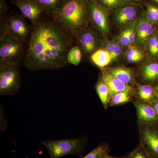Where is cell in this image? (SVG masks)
Returning a JSON list of instances; mask_svg holds the SVG:
<instances>
[{
    "mask_svg": "<svg viewBox=\"0 0 158 158\" xmlns=\"http://www.w3.org/2000/svg\"><path fill=\"white\" fill-rule=\"evenodd\" d=\"M90 59L94 64L100 68H103L113 61L110 53L104 48L97 50L90 55Z\"/></svg>",
    "mask_w": 158,
    "mask_h": 158,
    "instance_id": "16",
    "label": "cell"
},
{
    "mask_svg": "<svg viewBox=\"0 0 158 158\" xmlns=\"http://www.w3.org/2000/svg\"><path fill=\"white\" fill-rule=\"evenodd\" d=\"M109 148L108 145L102 144L82 158H102L106 155L109 154Z\"/></svg>",
    "mask_w": 158,
    "mask_h": 158,
    "instance_id": "25",
    "label": "cell"
},
{
    "mask_svg": "<svg viewBox=\"0 0 158 158\" xmlns=\"http://www.w3.org/2000/svg\"><path fill=\"white\" fill-rule=\"evenodd\" d=\"M126 56L128 62L135 63L141 61L144 55L141 50L132 44L127 48Z\"/></svg>",
    "mask_w": 158,
    "mask_h": 158,
    "instance_id": "21",
    "label": "cell"
},
{
    "mask_svg": "<svg viewBox=\"0 0 158 158\" xmlns=\"http://www.w3.org/2000/svg\"><path fill=\"white\" fill-rule=\"evenodd\" d=\"M138 119L142 123L154 122L158 120V115L150 105L144 102L135 105Z\"/></svg>",
    "mask_w": 158,
    "mask_h": 158,
    "instance_id": "14",
    "label": "cell"
},
{
    "mask_svg": "<svg viewBox=\"0 0 158 158\" xmlns=\"http://www.w3.org/2000/svg\"><path fill=\"white\" fill-rule=\"evenodd\" d=\"M141 144L152 158H158V129L146 127L141 132Z\"/></svg>",
    "mask_w": 158,
    "mask_h": 158,
    "instance_id": "12",
    "label": "cell"
},
{
    "mask_svg": "<svg viewBox=\"0 0 158 158\" xmlns=\"http://www.w3.org/2000/svg\"><path fill=\"white\" fill-rule=\"evenodd\" d=\"M4 23L2 32H7L23 42L28 38L30 35L28 26L21 16L10 15L6 16Z\"/></svg>",
    "mask_w": 158,
    "mask_h": 158,
    "instance_id": "8",
    "label": "cell"
},
{
    "mask_svg": "<svg viewBox=\"0 0 158 158\" xmlns=\"http://www.w3.org/2000/svg\"><path fill=\"white\" fill-rule=\"evenodd\" d=\"M7 11V6L6 0H0V11L1 15L6 14Z\"/></svg>",
    "mask_w": 158,
    "mask_h": 158,
    "instance_id": "32",
    "label": "cell"
},
{
    "mask_svg": "<svg viewBox=\"0 0 158 158\" xmlns=\"http://www.w3.org/2000/svg\"><path fill=\"white\" fill-rule=\"evenodd\" d=\"M155 89L156 93V95L158 96V85L155 88Z\"/></svg>",
    "mask_w": 158,
    "mask_h": 158,
    "instance_id": "35",
    "label": "cell"
},
{
    "mask_svg": "<svg viewBox=\"0 0 158 158\" xmlns=\"http://www.w3.org/2000/svg\"><path fill=\"white\" fill-rule=\"evenodd\" d=\"M82 53L81 50L78 46L72 47L67 54V62L75 66H77L81 60Z\"/></svg>",
    "mask_w": 158,
    "mask_h": 158,
    "instance_id": "22",
    "label": "cell"
},
{
    "mask_svg": "<svg viewBox=\"0 0 158 158\" xmlns=\"http://www.w3.org/2000/svg\"><path fill=\"white\" fill-rule=\"evenodd\" d=\"M129 92L124 91L116 94L111 98L110 105L117 106L127 102L130 100L131 96Z\"/></svg>",
    "mask_w": 158,
    "mask_h": 158,
    "instance_id": "26",
    "label": "cell"
},
{
    "mask_svg": "<svg viewBox=\"0 0 158 158\" xmlns=\"http://www.w3.org/2000/svg\"><path fill=\"white\" fill-rule=\"evenodd\" d=\"M109 73L124 84L129 85L135 82L134 74L129 69L124 67H114L107 70Z\"/></svg>",
    "mask_w": 158,
    "mask_h": 158,
    "instance_id": "15",
    "label": "cell"
},
{
    "mask_svg": "<svg viewBox=\"0 0 158 158\" xmlns=\"http://www.w3.org/2000/svg\"><path fill=\"white\" fill-rule=\"evenodd\" d=\"M158 43V35L155 34L153 35L148 41L147 49L150 54L152 53Z\"/></svg>",
    "mask_w": 158,
    "mask_h": 158,
    "instance_id": "31",
    "label": "cell"
},
{
    "mask_svg": "<svg viewBox=\"0 0 158 158\" xmlns=\"http://www.w3.org/2000/svg\"><path fill=\"white\" fill-rule=\"evenodd\" d=\"M101 78L109 88L110 99L119 92L127 91L132 93L133 92V89L130 85L124 84L116 78L107 70L102 71Z\"/></svg>",
    "mask_w": 158,
    "mask_h": 158,
    "instance_id": "13",
    "label": "cell"
},
{
    "mask_svg": "<svg viewBox=\"0 0 158 158\" xmlns=\"http://www.w3.org/2000/svg\"><path fill=\"white\" fill-rule=\"evenodd\" d=\"M137 86L138 96L143 101L152 102L157 95L155 89L151 85L137 84Z\"/></svg>",
    "mask_w": 158,
    "mask_h": 158,
    "instance_id": "19",
    "label": "cell"
},
{
    "mask_svg": "<svg viewBox=\"0 0 158 158\" xmlns=\"http://www.w3.org/2000/svg\"><path fill=\"white\" fill-rule=\"evenodd\" d=\"M124 158H152L144 146L140 144Z\"/></svg>",
    "mask_w": 158,
    "mask_h": 158,
    "instance_id": "27",
    "label": "cell"
},
{
    "mask_svg": "<svg viewBox=\"0 0 158 158\" xmlns=\"http://www.w3.org/2000/svg\"><path fill=\"white\" fill-rule=\"evenodd\" d=\"M11 2L17 6L24 17L29 20L33 26L40 21L43 11L35 0H13Z\"/></svg>",
    "mask_w": 158,
    "mask_h": 158,
    "instance_id": "10",
    "label": "cell"
},
{
    "mask_svg": "<svg viewBox=\"0 0 158 158\" xmlns=\"http://www.w3.org/2000/svg\"><path fill=\"white\" fill-rule=\"evenodd\" d=\"M87 143V139L81 137L73 139L45 140L41 142V144L48 152L50 158H60L69 155L81 156Z\"/></svg>",
    "mask_w": 158,
    "mask_h": 158,
    "instance_id": "3",
    "label": "cell"
},
{
    "mask_svg": "<svg viewBox=\"0 0 158 158\" xmlns=\"http://www.w3.org/2000/svg\"><path fill=\"white\" fill-rule=\"evenodd\" d=\"M117 41L122 47L127 48L131 45L128 37L127 33L125 29L122 31L120 34L116 37Z\"/></svg>",
    "mask_w": 158,
    "mask_h": 158,
    "instance_id": "29",
    "label": "cell"
},
{
    "mask_svg": "<svg viewBox=\"0 0 158 158\" xmlns=\"http://www.w3.org/2000/svg\"><path fill=\"white\" fill-rule=\"evenodd\" d=\"M123 54L122 47L118 44L116 38H114V52L112 60L113 61H118L121 58Z\"/></svg>",
    "mask_w": 158,
    "mask_h": 158,
    "instance_id": "30",
    "label": "cell"
},
{
    "mask_svg": "<svg viewBox=\"0 0 158 158\" xmlns=\"http://www.w3.org/2000/svg\"><path fill=\"white\" fill-rule=\"evenodd\" d=\"M89 0H65L53 17L54 20L73 37L87 28L90 23Z\"/></svg>",
    "mask_w": 158,
    "mask_h": 158,
    "instance_id": "2",
    "label": "cell"
},
{
    "mask_svg": "<svg viewBox=\"0 0 158 158\" xmlns=\"http://www.w3.org/2000/svg\"><path fill=\"white\" fill-rule=\"evenodd\" d=\"M146 12L148 21L153 25L158 23V6L153 4L147 5Z\"/></svg>",
    "mask_w": 158,
    "mask_h": 158,
    "instance_id": "24",
    "label": "cell"
},
{
    "mask_svg": "<svg viewBox=\"0 0 158 158\" xmlns=\"http://www.w3.org/2000/svg\"><path fill=\"white\" fill-rule=\"evenodd\" d=\"M102 158H124L123 157H117L112 156H110L109 154L103 156Z\"/></svg>",
    "mask_w": 158,
    "mask_h": 158,
    "instance_id": "34",
    "label": "cell"
},
{
    "mask_svg": "<svg viewBox=\"0 0 158 158\" xmlns=\"http://www.w3.org/2000/svg\"><path fill=\"white\" fill-rule=\"evenodd\" d=\"M21 85L19 63L0 61V95H14Z\"/></svg>",
    "mask_w": 158,
    "mask_h": 158,
    "instance_id": "4",
    "label": "cell"
},
{
    "mask_svg": "<svg viewBox=\"0 0 158 158\" xmlns=\"http://www.w3.org/2000/svg\"><path fill=\"white\" fill-rule=\"evenodd\" d=\"M73 37L54 19H40L31 31L24 65L33 71L65 67Z\"/></svg>",
    "mask_w": 158,
    "mask_h": 158,
    "instance_id": "1",
    "label": "cell"
},
{
    "mask_svg": "<svg viewBox=\"0 0 158 158\" xmlns=\"http://www.w3.org/2000/svg\"><path fill=\"white\" fill-rule=\"evenodd\" d=\"M138 19L125 28L128 37L131 45L134 44L135 39L136 28H137Z\"/></svg>",
    "mask_w": 158,
    "mask_h": 158,
    "instance_id": "28",
    "label": "cell"
},
{
    "mask_svg": "<svg viewBox=\"0 0 158 158\" xmlns=\"http://www.w3.org/2000/svg\"><path fill=\"white\" fill-rule=\"evenodd\" d=\"M24 51V42L5 31L0 39V61L19 63Z\"/></svg>",
    "mask_w": 158,
    "mask_h": 158,
    "instance_id": "5",
    "label": "cell"
},
{
    "mask_svg": "<svg viewBox=\"0 0 158 158\" xmlns=\"http://www.w3.org/2000/svg\"><path fill=\"white\" fill-rule=\"evenodd\" d=\"M153 1H154L156 3L158 4V0H153Z\"/></svg>",
    "mask_w": 158,
    "mask_h": 158,
    "instance_id": "36",
    "label": "cell"
},
{
    "mask_svg": "<svg viewBox=\"0 0 158 158\" xmlns=\"http://www.w3.org/2000/svg\"><path fill=\"white\" fill-rule=\"evenodd\" d=\"M75 37L77 45L86 56H90L102 45L99 35L94 27H88Z\"/></svg>",
    "mask_w": 158,
    "mask_h": 158,
    "instance_id": "7",
    "label": "cell"
},
{
    "mask_svg": "<svg viewBox=\"0 0 158 158\" xmlns=\"http://www.w3.org/2000/svg\"><path fill=\"white\" fill-rule=\"evenodd\" d=\"M141 9L139 5L132 3L113 11L115 23L118 27H126L139 17L143 11Z\"/></svg>",
    "mask_w": 158,
    "mask_h": 158,
    "instance_id": "9",
    "label": "cell"
},
{
    "mask_svg": "<svg viewBox=\"0 0 158 158\" xmlns=\"http://www.w3.org/2000/svg\"><path fill=\"white\" fill-rule=\"evenodd\" d=\"M25 158H29L28 157H26Z\"/></svg>",
    "mask_w": 158,
    "mask_h": 158,
    "instance_id": "37",
    "label": "cell"
},
{
    "mask_svg": "<svg viewBox=\"0 0 158 158\" xmlns=\"http://www.w3.org/2000/svg\"><path fill=\"white\" fill-rule=\"evenodd\" d=\"M100 4L110 11H115L123 6L132 4L127 0H96Z\"/></svg>",
    "mask_w": 158,
    "mask_h": 158,
    "instance_id": "23",
    "label": "cell"
},
{
    "mask_svg": "<svg viewBox=\"0 0 158 158\" xmlns=\"http://www.w3.org/2000/svg\"><path fill=\"white\" fill-rule=\"evenodd\" d=\"M155 33L154 25L150 23L146 18L145 11L142 13L137 21L135 39L134 43L140 46L147 45L148 40Z\"/></svg>",
    "mask_w": 158,
    "mask_h": 158,
    "instance_id": "11",
    "label": "cell"
},
{
    "mask_svg": "<svg viewBox=\"0 0 158 158\" xmlns=\"http://www.w3.org/2000/svg\"><path fill=\"white\" fill-rule=\"evenodd\" d=\"M141 74L146 81L153 82L158 79V63L149 62L141 69Z\"/></svg>",
    "mask_w": 158,
    "mask_h": 158,
    "instance_id": "18",
    "label": "cell"
},
{
    "mask_svg": "<svg viewBox=\"0 0 158 158\" xmlns=\"http://www.w3.org/2000/svg\"><path fill=\"white\" fill-rule=\"evenodd\" d=\"M46 14H56L60 9L65 0H35Z\"/></svg>",
    "mask_w": 158,
    "mask_h": 158,
    "instance_id": "17",
    "label": "cell"
},
{
    "mask_svg": "<svg viewBox=\"0 0 158 158\" xmlns=\"http://www.w3.org/2000/svg\"><path fill=\"white\" fill-rule=\"evenodd\" d=\"M150 106L154 109L156 113L158 115V102L157 100L153 102L152 103H151V104L150 105Z\"/></svg>",
    "mask_w": 158,
    "mask_h": 158,
    "instance_id": "33",
    "label": "cell"
},
{
    "mask_svg": "<svg viewBox=\"0 0 158 158\" xmlns=\"http://www.w3.org/2000/svg\"><path fill=\"white\" fill-rule=\"evenodd\" d=\"M90 22L105 38L110 32V10L102 6L96 0H89Z\"/></svg>",
    "mask_w": 158,
    "mask_h": 158,
    "instance_id": "6",
    "label": "cell"
},
{
    "mask_svg": "<svg viewBox=\"0 0 158 158\" xmlns=\"http://www.w3.org/2000/svg\"><path fill=\"white\" fill-rule=\"evenodd\" d=\"M95 89L102 104L106 109L108 100L110 99V91L107 85L102 78L97 83Z\"/></svg>",
    "mask_w": 158,
    "mask_h": 158,
    "instance_id": "20",
    "label": "cell"
}]
</instances>
